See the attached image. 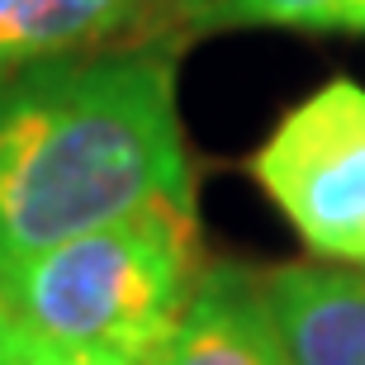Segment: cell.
Returning <instances> with one entry per match:
<instances>
[{"instance_id":"7a4b0ae2","label":"cell","mask_w":365,"mask_h":365,"mask_svg":"<svg viewBox=\"0 0 365 365\" xmlns=\"http://www.w3.org/2000/svg\"><path fill=\"white\" fill-rule=\"evenodd\" d=\"M200 275L195 200H171L0 266V294L38 341L152 365Z\"/></svg>"},{"instance_id":"6da1fadb","label":"cell","mask_w":365,"mask_h":365,"mask_svg":"<svg viewBox=\"0 0 365 365\" xmlns=\"http://www.w3.org/2000/svg\"><path fill=\"white\" fill-rule=\"evenodd\" d=\"M190 195L171 48L0 71V266Z\"/></svg>"},{"instance_id":"8992f818","label":"cell","mask_w":365,"mask_h":365,"mask_svg":"<svg viewBox=\"0 0 365 365\" xmlns=\"http://www.w3.org/2000/svg\"><path fill=\"white\" fill-rule=\"evenodd\" d=\"M289 365H365V266L294 261L261 275Z\"/></svg>"},{"instance_id":"9c48e42d","label":"cell","mask_w":365,"mask_h":365,"mask_svg":"<svg viewBox=\"0 0 365 365\" xmlns=\"http://www.w3.org/2000/svg\"><path fill=\"white\" fill-rule=\"evenodd\" d=\"M14 337H19V323H14V313L5 309V294H0V365H5V356H10Z\"/></svg>"},{"instance_id":"52a82bcc","label":"cell","mask_w":365,"mask_h":365,"mask_svg":"<svg viewBox=\"0 0 365 365\" xmlns=\"http://www.w3.org/2000/svg\"><path fill=\"white\" fill-rule=\"evenodd\" d=\"M176 24L190 29H313L365 34V0H176Z\"/></svg>"},{"instance_id":"ba28073f","label":"cell","mask_w":365,"mask_h":365,"mask_svg":"<svg viewBox=\"0 0 365 365\" xmlns=\"http://www.w3.org/2000/svg\"><path fill=\"white\" fill-rule=\"evenodd\" d=\"M5 365H143V361H123V356H109V351H67V346L38 341L34 332L19 327Z\"/></svg>"},{"instance_id":"277c9868","label":"cell","mask_w":365,"mask_h":365,"mask_svg":"<svg viewBox=\"0 0 365 365\" xmlns=\"http://www.w3.org/2000/svg\"><path fill=\"white\" fill-rule=\"evenodd\" d=\"M176 24V0H0V71L143 48Z\"/></svg>"},{"instance_id":"5b68a950","label":"cell","mask_w":365,"mask_h":365,"mask_svg":"<svg viewBox=\"0 0 365 365\" xmlns=\"http://www.w3.org/2000/svg\"><path fill=\"white\" fill-rule=\"evenodd\" d=\"M152 365H289L261 275L232 261L204 266Z\"/></svg>"},{"instance_id":"3957f363","label":"cell","mask_w":365,"mask_h":365,"mask_svg":"<svg viewBox=\"0 0 365 365\" xmlns=\"http://www.w3.org/2000/svg\"><path fill=\"white\" fill-rule=\"evenodd\" d=\"M252 176L313 257L365 266V86L332 76L284 109Z\"/></svg>"}]
</instances>
